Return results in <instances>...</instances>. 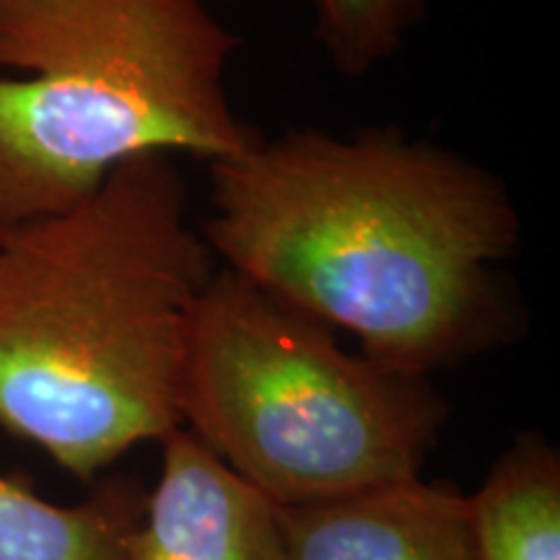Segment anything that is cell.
Masks as SVG:
<instances>
[{
  "label": "cell",
  "mask_w": 560,
  "mask_h": 560,
  "mask_svg": "<svg viewBox=\"0 0 560 560\" xmlns=\"http://www.w3.org/2000/svg\"><path fill=\"white\" fill-rule=\"evenodd\" d=\"M202 240L236 276L363 355L429 376L511 340L501 265L522 223L506 185L395 130L257 138L210 164Z\"/></svg>",
  "instance_id": "cell-1"
},
{
  "label": "cell",
  "mask_w": 560,
  "mask_h": 560,
  "mask_svg": "<svg viewBox=\"0 0 560 560\" xmlns=\"http://www.w3.org/2000/svg\"><path fill=\"white\" fill-rule=\"evenodd\" d=\"M172 153L0 240V429L79 480L182 425L179 389L213 252Z\"/></svg>",
  "instance_id": "cell-2"
},
{
  "label": "cell",
  "mask_w": 560,
  "mask_h": 560,
  "mask_svg": "<svg viewBox=\"0 0 560 560\" xmlns=\"http://www.w3.org/2000/svg\"><path fill=\"white\" fill-rule=\"evenodd\" d=\"M236 47L202 0H0V223L75 206L140 153L249 149Z\"/></svg>",
  "instance_id": "cell-3"
},
{
  "label": "cell",
  "mask_w": 560,
  "mask_h": 560,
  "mask_svg": "<svg viewBox=\"0 0 560 560\" xmlns=\"http://www.w3.org/2000/svg\"><path fill=\"white\" fill-rule=\"evenodd\" d=\"M182 425L276 506L418 478L450 416L429 376L346 353L226 268L192 319Z\"/></svg>",
  "instance_id": "cell-4"
},
{
  "label": "cell",
  "mask_w": 560,
  "mask_h": 560,
  "mask_svg": "<svg viewBox=\"0 0 560 560\" xmlns=\"http://www.w3.org/2000/svg\"><path fill=\"white\" fill-rule=\"evenodd\" d=\"M283 560H480L470 495L408 478L278 506Z\"/></svg>",
  "instance_id": "cell-5"
},
{
  "label": "cell",
  "mask_w": 560,
  "mask_h": 560,
  "mask_svg": "<svg viewBox=\"0 0 560 560\" xmlns=\"http://www.w3.org/2000/svg\"><path fill=\"white\" fill-rule=\"evenodd\" d=\"M156 488L128 560H283L278 506L179 425L161 439Z\"/></svg>",
  "instance_id": "cell-6"
},
{
  "label": "cell",
  "mask_w": 560,
  "mask_h": 560,
  "mask_svg": "<svg viewBox=\"0 0 560 560\" xmlns=\"http://www.w3.org/2000/svg\"><path fill=\"white\" fill-rule=\"evenodd\" d=\"M145 509L132 478H107L73 506L0 475V560H128Z\"/></svg>",
  "instance_id": "cell-7"
},
{
  "label": "cell",
  "mask_w": 560,
  "mask_h": 560,
  "mask_svg": "<svg viewBox=\"0 0 560 560\" xmlns=\"http://www.w3.org/2000/svg\"><path fill=\"white\" fill-rule=\"evenodd\" d=\"M480 560H560V454L522 433L470 495Z\"/></svg>",
  "instance_id": "cell-8"
},
{
  "label": "cell",
  "mask_w": 560,
  "mask_h": 560,
  "mask_svg": "<svg viewBox=\"0 0 560 560\" xmlns=\"http://www.w3.org/2000/svg\"><path fill=\"white\" fill-rule=\"evenodd\" d=\"M317 37L342 75H363L400 47L418 0H312Z\"/></svg>",
  "instance_id": "cell-9"
},
{
  "label": "cell",
  "mask_w": 560,
  "mask_h": 560,
  "mask_svg": "<svg viewBox=\"0 0 560 560\" xmlns=\"http://www.w3.org/2000/svg\"><path fill=\"white\" fill-rule=\"evenodd\" d=\"M5 229H9V226H3V223H0V240H3V234H5Z\"/></svg>",
  "instance_id": "cell-10"
}]
</instances>
